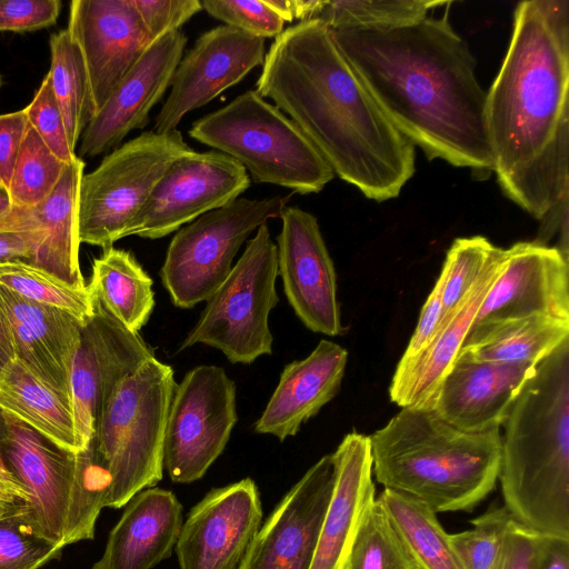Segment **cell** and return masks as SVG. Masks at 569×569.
Wrapping results in <instances>:
<instances>
[{
	"mask_svg": "<svg viewBox=\"0 0 569 569\" xmlns=\"http://www.w3.org/2000/svg\"><path fill=\"white\" fill-rule=\"evenodd\" d=\"M192 149L176 129L142 132L108 153L80 182V243L103 249L124 238L170 163Z\"/></svg>",
	"mask_w": 569,
	"mask_h": 569,
	"instance_id": "30bf717a",
	"label": "cell"
},
{
	"mask_svg": "<svg viewBox=\"0 0 569 569\" xmlns=\"http://www.w3.org/2000/svg\"><path fill=\"white\" fill-rule=\"evenodd\" d=\"M150 41L179 28L202 10L199 0H132Z\"/></svg>",
	"mask_w": 569,
	"mask_h": 569,
	"instance_id": "7bdbcfd3",
	"label": "cell"
},
{
	"mask_svg": "<svg viewBox=\"0 0 569 569\" xmlns=\"http://www.w3.org/2000/svg\"><path fill=\"white\" fill-rule=\"evenodd\" d=\"M124 507L91 569H152L172 555L183 523L177 496L152 487L138 492Z\"/></svg>",
	"mask_w": 569,
	"mask_h": 569,
	"instance_id": "83f0119b",
	"label": "cell"
},
{
	"mask_svg": "<svg viewBox=\"0 0 569 569\" xmlns=\"http://www.w3.org/2000/svg\"><path fill=\"white\" fill-rule=\"evenodd\" d=\"M368 437L376 480L436 512H469L497 483L500 429L463 431L432 410L401 408Z\"/></svg>",
	"mask_w": 569,
	"mask_h": 569,
	"instance_id": "5b68a950",
	"label": "cell"
},
{
	"mask_svg": "<svg viewBox=\"0 0 569 569\" xmlns=\"http://www.w3.org/2000/svg\"><path fill=\"white\" fill-rule=\"evenodd\" d=\"M443 282L445 274L440 271L433 289L421 309L416 329L400 360H408L417 356L433 337L443 316Z\"/></svg>",
	"mask_w": 569,
	"mask_h": 569,
	"instance_id": "bcb514c9",
	"label": "cell"
},
{
	"mask_svg": "<svg viewBox=\"0 0 569 569\" xmlns=\"http://www.w3.org/2000/svg\"><path fill=\"white\" fill-rule=\"evenodd\" d=\"M7 433V425L3 409L0 407V481L24 489L20 482L16 480L12 473L7 469L2 458V443ZM26 490V489H24ZM27 491V490H26ZM28 492V491H27Z\"/></svg>",
	"mask_w": 569,
	"mask_h": 569,
	"instance_id": "f5cc1de1",
	"label": "cell"
},
{
	"mask_svg": "<svg viewBox=\"0 0 569 569\" xmlns=\"http://www.w3.org/2000/svg\"><path fill=\"white\" fill-rule=\"evenodd\" d=\"M530 569H569V539L537 533Z\"/></svg>",
	"mask_w": 569,
	"mask_h": 569,
	"instance_id": "c3c4849f",
	"label": "cell"
},
{
	"mask_svg": "<svg viewBox=\"0 0 569 569\" xmlns=\"http://www.w3.org/2000/svg\"><path fill=\"white\" fill-rule=\"evenodd\" d=\"M283 21H292L293 0H263Z\"/></svg>",
	"mask_w": 569,
	"mask_h": 569,
	"instance_id": "db71d44e",
	"label": "cell"
},
{
	"mask_svg": "<svg viewBox=\"0 0 569 569\" xmlns=\"http://www.w3.org/2000/svg\"><path fill=\"white\" fill-rule=\"evenodd\" d=\"M28 126L24 108L0 114V183L7 189Z\"/></svg>",
	"mask_w": 569,
	"mask_h": 569,
	"instance_id": "f6af8a7d",
	"label": "cell"
},
{
	"mask_svg": "<svg viewBox=\"0 0 569 569\" xmlns=\"http://www.w3.org/2000/svg\"><path fill=\"white\" fill-rule=\"evenodd\" d=\"M19 511V510H18ZM14 512V511H13ZM8 513H11V512H0V517L4 516V515H8Z\"/></svg>",
	"mask_w": 569,
	"mask_h": 569,
	"instance_id": "9f6ffc18",
	"label": "cell"
},
{
	"mask_svg": "<svg viewBox=\"0 0 569 569\" xmlns=\"http://www.w3.org/2000/svg\"><path fill=\"white\" fill-rule=\"evenodd\" d=\"M342 569H419L377 497L365 511Z\"/></svg>",
	"mask_w": 569,
	"mask_h": 569,
	"instance_id": "e575fe53",
	"label": "cell"
},
{
	"mask_svg": "<svg viewBox=\"0 0 569 569\" xmlns=\"http://www.w3.org/2000/svg\"><path fill=\"white\" fill-rule=\"evenodd\" d=\"M60 0H0V31L29 32L57 22Z\"/></svg>",
	"mask_w": 569,
	"mask_h": 569,
	"instance_id": "ee69618b",
	"label": "cell"
},
{
	"mask_svg": "<svg viewBox=\"0 0 569 569\" xmlns=\"http://www.w3.org/2000/svg\"><path fill=\"white\" fill-rule=\"evenodd\" d=\"M24 511L0 517V569H39L61 557L63 548L39 536Z\"/></svg>",
	"mask_w": 569,
	"mask_h": 569,
	"instance_id": "ab89813d",
	"label": "cell"
},
{
	"mask_svg": "<svg viewBox=\"0 0 569 569\" xmlns=\"http://www.w3.org/2000/svg\"><path fill=\"white\" fill-rule=\"evenodd\" d=\"M29 493L19 487L0 481V512H13L28 507Z\"/></svg>",
	"mask_w": 569,
	"mask_h": 569,
	"instance_id": "f907efd6",
	"label": "cell"
},
{
	"mask_svg": "<svg viewBox=\"0 0 569 569\" xmlns=\"http://www.w3.org/2000/svg\"><path fill=\"white\" fill-rule=\"evenodd\" d=\"M264 50L263 38L227 24L202 33L176 68L153 131L176 130L188 112L202 108L262 64Z\"/></svg>",
	"mask_w": 569,
	"mask_h": 569,
	"instance_id": "e0dca14e",
	"label": "cell"
},
{
	"mask_svg": "<svg viewBox=\"0 0 569 569\" xmlns=\"http://www.w3.org/2000/svg\"><path fill=\"white\" fill-rule=\"evenodd\" d=\"M447 1L427 0H326L313 19L329 29L382 30L411 24L428 17Z\"/></svg>",
	"mask_w": 569,
	"mask_h": 569,
	"instance_id": "836d02e7",
	"label": "cell"
},
{
	"mask_svg": "<svg viewBox=\"0 0 569 569\" xmlns=\"http://www.w3.org/2000/svg\"><path fill=\"white\" fill-rule=\"evenodd\" d=\"M0 284L26 299L61 308L81 322L92 312V292L88 284H70L29 262L0 263Z\"/></svg>",
	"mask_w": 569,
	"mask_h": 569,
	"instance_id": "d590c367",
	"label": "cell"
},
{
	"mask_svg": "<svg viewBox=\"0 0 569 569\" xmlns=\"http://www.w3.org/2000/svg\"><path fill=\"white\" fill-rule=\"evenodd\" d=\"M187 41L186 34L177 30L147 47L84 129L79 158L104 153L129 132L148 124L151 109L171 86Z\"/></svg>",
	"mask_w": 569,
	"mask_h": 569,
	"instance_id": "ffe728a7",
	"label": "cell"
},
{
	"mask_svg": "<svg viewBox=\"0 0 569 569\" xmlns=\"http://www.w3.org/2000/svg\"><path fill=\"white\" fill-rule=\"evenodd\" d=\"M377 500L419 569H461L437 512L410 497L385 489Z\"/></svg>",
	"mask_w": 569,
	"mask_h": 569,
	"instance_id": "1f68e13d",
	"label": "cell"
},
{
	"mask_svg": "<svg viewBox=\"0 0 569 569\" xmlns=\"http://www.w3.org/2000/svg\"><path fill=\"white\" fill-rule=\"evenodd\" d=\"M287 199L237 198L180 228L160 269L172 303L190 309L207 301L230 273L248 237L269 219L280 217Z\"/></svg>",
	"mask_w": 569,
	"mask_h": 569,
	"instance_id": "8fae6325",
	"label": "cell"
},
{
	"mask_svg": "<svg viewBox=\"0 0 569 569\" xmlns=\"http://www.w3.org/2000/svg\"><path fill=\"white\" fill-rule=\"evenodd\" d=\"M174 370L156 357L108 400L91 441L111 476L107 507L120 509L163 477V442Z\"/></svg>",
	"mask_w": 569,
	"mask_h": 569,
	"instance_id": "ba28073f",
	"label": "cell"
},
{
	"mask_svg": "<svg viewBox=\"0 0 569 569\" xmlns=\"http://www.w3.org/2000/svg\"><path fill=\"white\" fill-rule=\"evenodd\" d=\"M277 246L267 223L247 242L222 284L207 300L179 351L197 343L221 351L231 363L250 365L272 353L269 327L271 310L279 302Z\"/></svg>",
	"mask_w": 569,
	"mask_h": 569,
	"instance_id": "9c48e42d",
	"label": "cell"
},
{
	"mask_svg": "<svg viewBox=\"0 0 569 569\" xmlns=\"http://www.w3.org/2000/svg\"><path fill=\"white\" fill-rule=\"evenodd\" d=\"M277 236L278 276L296 316L316 333L345 332L337 297V274L317 218L286 207Z\"/></svg>",
	"mask_w": 569,
	"mask_h": 569,
	"instance_id": "9a60e30c",
	"label": "cell"
},
{
	"mask_svg": "<svg viewBox=\"0 0 569 569\" xmlns=\"http://www.w3.org/2000/svg\"><path fill=\"white\" fill-rule=\"evenodd\" d=\"M512 520L505 506L491 507L471 520V529L449 533L461 569H495Z\"/></svg>",
	"mask_w": 569,
	"mask_h": 569,
	"instance_id": "74e56055",
	"label": "cell"
},
{
	"mask_svg": "<svg viewBox=\"0 0 569 569\" xmlns=\"http://www.w3.org/2000/svg\"><path fill=\"white\" fill-rule=\"evenodd\" d=\"M506 249L498 248L478 282L459 306L443 317L429 343L415 357L400 360L389 396L400 408H430L443 377L455 362L485 296L505 266Z\"/></svg>",
	"mask_w": 569,
	"mask_h": 569,
	"instance_id": "484cf974",
	"label": "cell"
},
{
	"mask_svg": "<svg viewBox=\"0 0 569 569\" xmlns=\"http://www.w3.org/2000/svg\"><path fill=\"white\" fill-rule=\"evenodd\" d=\"M201 4L214 19L263 39L283 31L284 21L263 0H204Z\"/></svg>",
	"mask_w": 569,
	"mask_h": 569,
	"instance_id": "b9f144b4",
	"label": "cell"
},
{
	"mask_svg": "<svg viewBox=\"0 0 569 569\" xmlns=\"http://www.w3.org/2000/svg\"><path fill=\"white\" fill-rule=\"evenodd\" d=\"M3 413L2 458L29 493L24 516L32 529L60 548L93 539L112 481L92 441L76 453L17 416Z\"/></svg>",
	"mask_w": 569,
	"mask_h": 569,
	"instance_id": "8992f818",
	"label": "cell"
},
{
	"mask_svg": "<svg viewBox=\"0 0 569 569\" xmlns=\"http://www.w3.org/2000/svg\"><path fill=\"white\" fill-rule=\"evenodd\" d=\"M532 315L569 320L568 259L556 247L517 242L506 249L505 266L471 326Z\"/></svg>",
	"mask_w": 569,
	"mask_h": 569,
	"instance_id": "44dd1931",
	"label": "cell"
},
{
	"mask_svg": "<svg viewBox=\"0 0 569 569\" xmlns=\"http://www.w3.org/2000/svg\"><path fill=\"white\" fill-rule=\"evenodd\" d=\"M189 136L237 160L256 183L307 194L321 191L335 177L298 126L257 90L194 121Z\"/></svg>",
	"mask_w": 569,
	"mask_h": 569,
	"instance_id": "52a82bcc",
	"label": "cell"
},
{
	"mask_svg": "<svg viewBox=\"0 0 569 569\" xmlns=\"http://www.w3.org/2000/svg\"><path fill=\"white\" fill-rule=\"evenodd\" d=\"M257 92L288 114L343 181L368 199L399 196L415 146L386 118L320 20L300 21L271 44Z\"/></svg>",
	"mask_w": 569,
	"mask_h": 569,
	"instance_id": "3957f363",
	"label": "cell"
},
{
	"mask_svg": "<svg viewBox=\"0 0 569 569\" xmlns=\"http://www.w3.org/2000/svg\"><path fill=\"white\" fill-rule=\"evenodd\" d=\"M537 533L512 520L495 569H530Z\"/></svg>",
	"mask_w": 569,
	"mask_h": 569,
	"instance_id": "7dc6e473",
	"label": "cell"
},
{
	"mask_svg": "<svg viewBox=\"0 0 569 569\" xmlns=\"http://www.w3.org/2000/svg\"><path fill=\"white\" fill-rule=\"evenodd\" d=\"M24 110L29 124L50 151L64 163H71L77 154L70 144L49 73L44 76L32 101Z\"/></svg>",
	"mask_w": 569,
	"mask_h": 569,
	"instance_id": "60d3db41",
	"label": "cell"
},
{
	"mask_svg": "<svg viewBox=\"0 0 569 569\" xmlns=\"http://www.w3.org/2000/svg\"><path fill=\"white\" fill-rule=\"evenodd\" d=\"M249 184L247 170L233 158L216 150H191L170 163L126 237H166L200 216L232 202Z\"/></svg>",
	"mask_w": 569,
	"mask_h": 569,
	"instance_id": "4fadbf2b",
	"label": "cell"
},
{
	"mask_svg": "<svg viewBox=\"0 0 569 569\" xmlns=\"http://www.w3.org/2000/svg\"><path fill=\"white\" fill-rule=\"evenodd\" d=\"M36 241L29 232L0 230V263L24 261L32 263Z\"/></svg>",
	"mask_w": 569,
	"mask_h": 569,
	"instance_id": "681fc988",
	"label": "cell"
},
{
	"mask_svg": "<svg viewBox=\"0 0 569 569\" xmlns=\"http://www.w3.org/2000/svg\"><path fill=\"white\" fill-rule=\"evenodd\" d=\"M332 457L336 481L310 569H342L365 511L376 499L368 436L349 432Z\"/></svg>",
	"mask_w": 569,
	"mask_h": 569,
	"instance_id": "4316f807",
	"label": "cell"
},
{
	"mask_svg": "<svg viewBox=\"0 0 569 569\" xmlns=\"http://www.w3.org/2000/svg\"><path fill=\"white\" fill-rule=\"evenodd\" d=\"M84 162L67 166L50 196L34 207L12 206L0 217V230L29 232L36 241L32 264L70 284L86 283L80 270L78 201Z\"/></svg>",
	"mask_w": 569,
	"mask_h": 569,
	"instance_id": "cb8c5ba5",
	"label": "cell"
},
{
	"mask_svg": "<svg viewBox=\"0 0 569 569\" xmlns=\"http://www.w3.org/2000/svg\"><path fill=\"white\" fill-rule=\"evenodd\" d=\"M12 202L9 196V191L2 184H0V217L3 216L10 208Z\"/></svg>",
	"mask_w": 569,
	"mask_h": 569,
	"instance_id": "11a10c76",
	"label": "cell"
},
{
	"mask_svg": "<svg viewBox=\"0 0 569 569\" xmlns=\"http://www.w3.org/2000/svg\"><path fill=\"white\" fill-rule=\"evenodd\" d=\"M16 359L13 342L6 318L0 311V373Z\"/></svg>",
	"mask_w": 569,
	"mask_h": 569,
	"instance_id": "816d5d0a",
	"label": "cell"
},
{
	"mask_svg": "<svg viewBox=\"0 0 569 569\" xmlns=\"http://www.w3.org/2000/svg\"><path fill=\"white\" fill-rule=\"evenodd\" d=\"M69 163L58 159L29 124L8 188L12 206L34 207L47 199Z\"/></svg>",
	"mask_w": 569,
	"mask_h": 569,
	"instance_id": "8d00e7d4",
	"label": "cell"
},
{
	"mask_svg": "<svg viewBox=\"0 0 569 569\" xmlns=\"http://www.w3.org/2000/svg\"><path fill=\"white\" fill-rule=\"evenodd\" d=\"M497 251L498 247L481 236L457 238L452 242L441 269L445 274L442 318L466 298Z\"/></svg>",
	"mask_w": 569,
	"mask_h": 569,
	"instance_id": "f35d334b",
	"label": "cell"
},
{
	"mask_svg": "<svg viewBox=\"0 0 569 569\" xmlns=\"http://www.w3.org/2000/svg\"><path fill=\"white\" fill-rule=\"evenodd\" d=\"M502 426L503 506L521 526L569 539V339L536 366Z\"/></svg>",
	"mask_w": 569,
	"mask_h": 569,
	"instance_id": "277c9868",
	"label": "cell"
},
{
	"mask_svg": "<svg viewBox=\"0 0 569 569\" xmlns=\"http://www.w3.org/2000/svg\"><path fill=\"white\" fill-rule=\"evenodd\" d=\"M1 86H2V77L0 74V88H1Z\"/></svg>",
	"mask_w": 569,
	"mask_h": 569,
	"instance_id": "6f0895ef",
	"label": "cell"
},
{
	"mask_svg": "<svg viewBox=\"0 0 569 569\" xmlns=\"http://www.w3.org/2000/svg\"><path fill=\"white\" fill-rule=\"evenodd\" d=\"M486 128L505 196L543 220L569 194V2L517 4Z\"/></svg>",
	"mask_w": 569,
	"mask_h": 569,
	"instance_id": "7a4b0ae2",
	"label": "cell"
},
{
	"mask_svg": "<svg viewBox=\"0 0 569 569\" xmlns=\"http://www.w3.org/2000/svg\"><path fill=\"white\" fill-rule=\"evenodd\" d=\"M335 481L330 453L313 463L274 507L239 569H310Z\"/></svg>",
	"mask_w": 569,
	"mask_h": 569,
	"instance_id": "ac0fdd59",
	"label": "cell"
},
{
	"mask_svg": "<svg viewBox=\"0 0 569 569\" xmlns=\"http://www.w3.org/2000/svg\"><path fill=\"white\" fill-rule=\"evenodd\" d=\"M262 516L251 478L213 488L183 519L174 547L180 569H239Z\"/></svg>",
	"mask_w": 569,
	"mask_h": 569,
	"instance_id": "2e32d148",
	"label": "cell"
},
{
	"mask_svg": "<svg viewBox=\"0 0 569 569\" xmlns=\"http://www.w3.org/2000/svg\"><path fill=\"white\" fill-rule=\"evenodd\" d=\"M537 365L476 360L458 356L440 382L429 410L469 432L500 429Z\"/></svg>",
	"mask_w": 569,
	"mask_h": 569,
	"instance_id": "603a6c76",
	"label": "cell"
},
{
	"mask_svg": "<svg viewBox=\"0 0 569 569\" xmlns=\"http://www.w3.org/2000/svg\"><path fill=\"white\" fill-rule=\"evenodd\" d=\"M52 89L73 150L94 116L89 77L78 44L67 29L50 36Z\"/></svg>",
	"mask_w": 569,
	"mask_h": 569,
	"instance_id": "d6a6232c",
	"label": "cell"
},
{
	"mask_svg": "<svg viewBox=\"0 0 569 569\" xmlns=\"http://www.w3.org/2000/svg\"><path fill=\"white\" fill-rule=\"evenodd\" d=\"M67 30L82 53L96 114L151 41L132 0H72Z\"/></svg>",
	"mask_w": 569,
	"mask_h": 569,
	"instance_id": "d6986e66",
	"label": "cell"
},
{
	"mask_svg": "<svg viewBox=\"0 0 569 569\" xmlns=\"http://www.w3.org/2000/svg\"><path fill=\"white\" fill-rule=\"evenodd\" d=\"M237 387L222 367L201 365L176 385L163 442V469L173 482L201 479L224 450L238 421Z\"/></svg>",
	"mask_w": 569,
	"mask_h": 569,
	"instance_id": "7c38bea8",
	"label": "cell"
},
{
	"mask_svg": "<svg viewBox=\"0 0 569 569\" xmlns=\"http://www.w3.org/2000/svg\"><path fill=\"white\" fill-rule=\"evenodd\" d=\"M568 339L569 320L565 319L532 315L491 320L470 327L458 356L538 365Z\"/></svg>",
	"mask_w": 569,
	"mask_h": 569,
	"instance_id": "f1b7e54d",
	"label": "cell"
},
{
	"mask_svg": "<svg viewBox=\"0 0 569 569\" xmlns=\"http://www.w3.org/2000/svg\"><path fill=\"white\" fill-rule=\"evenodd\" d=\"M0 407L60 447L80 452L72 407L18 359L0 373Z\"/></svg>",
	"mask_w": 569,
	"mask_h": 569,
	"instance_id": "f546056e",
	"label": "cell"
},
{
	"mask_svg": "<svg viewBox=\"0 0 569 569\" xmlns=\"http://www.w3.org/2000/svg\"><path fill=\"white\" fill-rule=\"evenodd\" d=\"M92 305L91 315L82 322L71 371L80 451L89 446L100 415L118 386L156 357L141 336L129 330L93 292Z\"/></svg>",
	"mask_w": 569,
	"mask_h": 569,
	"instance_id": "5bb4252c",
	"label": "cell"
},
{
	"mask_svg": "<svg viewBox=\"0 0 569 569\" xmlns=\"http://www.w3.org/2000/svg\"><path fill=\"white\" fill-rule=\"evenodd\" d=\"M152 283L130 251L109 247L93 260L88 286L129 330L139 333L154 308Z\"/></svg>",
	"mask_w": 569,
	"mask_h": 569,
	"instance_id": "4dcf8cb0",
	"label": "cell"
},
{
	"mask_svg": "<svg viewBox=\"0 0 569 569\" xmlns=\"http://www.w3.org/2000/svg\"><path fill=\"white\" fill-rule=\"evenodd\" d=\"M330 31L381 112L429 160L492 170L487 92L447 13L392 29Z\"/></svg>",
	"mask_w": 569,
	"mask_h": 569,
	"instance_id": "6da1fadb",
	"label": "cell"
},
{
	"mask_svg": "<svg viewBox=\"0 0 569 569\" xmlns=\"http://www.w3.org/2000/svg\"><path fill=\"white\" fill-rule=\"evenodd\" d=\"M348 351L330 340H320L309 356L284 366L278 385L254 432L280 441L296 436L339 392Z\"/></svg>",
	"mask_w": 569,
	"mask_h": 569,
	"instance_id": "d4e9b609",
	"label": "cell"
},
{
	"mask_svg": "<svg viewBox=\"0 0 569 569\" xmlns=\"http://www.w3.org/2000/svg\"><path fill=\"white\" fill-rule=\"evenodd\" d=\"M1 184V183H0Z\"/></svg>",
	"mask_w": 569,
	"mask_h": 569,
	"instance_id": "680465c9",
	"label": "cell"
},
{
	"mask_svg": "<svg viewBox=\"0 0 569 569\" xmlns=\"http://www.w3.org/2000/svg\"><path fill=\"white\" fill-rule=\"evenodd\" d=\"M0 311L16 359L72 407L71 371L82 322L61 308L26 299L1 284Z\"/></svg>",
	"mask_w": 569,
	"mask_h": 569,
	"instance_id": "7402d4cb",
	"label": "cell"
}]
</instances>
